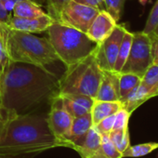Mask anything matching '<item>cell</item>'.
<instances>
[{"mask_svg": "<svg viewBox=\"0 0 158 158\" xmlns=\"http://www.w3.org/2000/svg\"><path fill=\"white\" fill-rule=\"evenodd\" d=\"M102 3H103V0H102ZM103 5H104V4H103Z\"/></svg>", "mask_w": 158, "mask_h": 158, "instance_id": "39", "label": "cell"}, {"mask_svg": "<svg viewBox=\"0 0 158 158\" xmlns=\"http://www.w3.org/2000/svg\"><path fill=\"white\" fill-rule=\"evenodd\" d=\"M6 47L10 62L46 67L60 60L49 40L34 34L8 29Z\"/></svg>", "mask_w": 158, "mask_h": 158, "instance_id": "3", "label": "cell"}, {"mask_svg": "<svg viewBox=\"0 0 158 158\" xmlns=\"http://www.w3.org/2000/svg\"><path fill=\"white\" fill-rule=\"evenodd\" d=\"M50 102L51 106L47 116L48 128L62 147H68L67 137L71 129L73 117L64 108L60 95L53 97Z\"/></svg>", "mask_w": 158, "mask_h": 158, "instance_id": "8", "label": "cell"}, {"mask_svg": "<svg viewBox=\"0 0 158 158\" xmlns=\"http://www.w3.org/2000/svg\"><path fill=\"white\" fill-rule=\"evenodd\" d=\"M150 35H151V36H158V26H157V27H156V29L153 31V33H152V34H151Z\"/></svg>", "mask_w": 158, "mask_h": 158, "instance_id": "37", "label": "cell"}, {"mask_svg": "<svg viewBox=\"0 0 158 158\" xmlns=\"http://www.w3.org/2000/svg\"><path fill=\"white\" fill-rule=\"evenodd\" d=\"M157 148H158V142H147V143H141L134 146L129 145L122 152V158L144 156L151 153Z\"/></svg>", "mask_w": 158, "mask_h": 158, "instance_id": "21", "label": "cell"}, {"mask_svg": "<svg viewBox=\"0 0 158 158\" xmlns=\"http://www.w3.org/2000/svg\"><path fill=\"white\" fill-rule=\"evenodd\" d=\"M71 1L73 0H47L48 14L56 21L63 7Z\"/></svg>", "mask_w": 158, "mask_h": 158, "instance_id": "29", "label": "cell"}, {"mask_svg": "<svg viewBox=\"0 0 158 158\" xmlns=\"http://www.w3.org/2000/svg\"><path fill=\"white\" fill-rule=\"evenodd\" d=\"M117 23L104 10H100L91 23L87 35L97 45L102 43L114 31Z\"/></svg>", "mask_w": 158, "mask_h": 158, "instance_id": "11", "label": "cell"}, {"mask_svg": "<svg viewBox=\"0 0 158 158\" xmlns=\"http://www.w3.org/2000/svg\"><path fill=\"white\" fill-rule=\"evenodd\" d=\"M57 147L62 145L51 134L47 117L8 113L0 129V158H31Z\"/></svg>", "mask_w": 158, "mask_h": 158, "instance_id": "2", "label": "cell"}, {"mask_svg": "<svg viewBox=\"0 0 158 158\" xmlns=\"http://www.w3.org/2000/svg\"><path fill=\"white\" fill-rule=\"evenodd\" d=\"M131 114L124 108H121L114 114V122L113 130H123L128 127V121Z\"/></svg>", "mask_w": 158, "mask_h": 158, "instance_id": "28", "label": "cell"}, {"mask_svg": "<svg viewBox=\"0 0 158 158\" xmlns=\"http://www.w3.org/2000/svg\"><path fill=\"white\" fill-rule=\"evenodd\" d=\"M7 116H8V113L6 111H4L2 108H0V129L3 127L6 119H7Z\"/></svg>", "mask_w": 158, "mask_h": 158, "instance_id": "35", "label": "cell"}, {"mask_svg": "<svg viewBox=\"0 0 158 158\" xmlns=\"http://www.w3.org/2000/svg\"><path fill=\"white\" fill-rule=\"evenodd\" d=\"M152 39V62L158 64V36H151Z\"/></svg>", "mask_w": 158, "mask_h": 158, "instance_id": "33", "label": "cell"}, {"mask_svg": "<svg viewBox=\"0 0 158 158\" xmlns=\"http://www.w3.org/2000/svg\"><path fill=\"white\" fill-rule=\"evenodd\" d=\"M102 143V135L92 126L88 131L83 142L74 149L81 158H91L100 149Z\"/></svg>", "mask_w": 158, "mask_h": 158, "instance_id": "16", "label": "cell"}, {"mask_svg": "<svg viewBox=\"0 0 158 158\" xmlns=\"http://www.w3.org/2000/svg\"><path fill=\"white\" fill-rule=\"evenodd\" d=\"M102 73L93 51L85 59L66 66L64 73L60 78L59 94H80L95 99Z\"/></svg>", "mask_w": 158, "mask_h": 158, "instance_id": "5", "label": "cell"}, {"mask_svg": "<svg viewBox=\"0 0 158 158\" xmlns=\"http://www.w3.org/2000/svg\"><path fill=\"white\" fill-rule=\"evenodd\" d=\"M152 63V39L144 32L133 33V40L127 60L120 73H132L142 78Z\"/></svg>", "mask_w": 158, "mask_h": 158, "instance_id": "6", "label": "cell"}, {"mask_svg": "<svg viewBox=\"0 0 158 158\" xmlns=\"http://www.w3.org/2000/svg\"><path fill=\"white\" fill-rule=\"evenodd\" d=\"M10 17H11V13L6 10L2 1L0 0V29L7 28L6 24L10 21Z\"/></svg>", "mask_w": 158, "mask_h": 158, "instance_id": "31", "label": "cell"}, {"mask_svg": "<svg viewBox=\"0 0 158 158\" xmlns=\"http://www.w3.org/2000/svg\"><path fill=\"white\" fill-rule=\"evenodd\" d=\"M109 138L121 153L130 145L128 127L123 130H112Z\"/></svg>", "mask_w": 158, "mask_h": 158, "instance_id": "22", "label": "cell"}, {"mask_svg": "<svg viewBox=\"0 0 158 158\" xmlns=\"http://www.w3.org/2000/svg\"><path fill=\"white\" fill-rule=\"evenodd\" d=\"M99 12L100 10L96 8L71 1L60 10L56 22L87 34Z\"/></svg>", "mask_w": 158, "mask_h": 158, "instance_id": "7", "label": "cell"}, {"mask_svg": "<svg viewBox=\"0 0 158 158\" xmlns=\"http://www.w3.org/2000/svg\"><path fill=\"white\" fill-rule=\"evenodd\" d=\"M73 1L83 4V5H87V6L96 8L100 10H104V5H103L102 0H73Z\"/></svg>", "mask_w": 158, "mask_h": 158, "instance_id": "32", "label": "cell"}, {"mask_svg": "<svg viewBox=\"0 0 158 158\" xmlns=\"http://www.w3.org/2000/svg\"><path fill=\"white\" fill-rule=\"evenodd\" d=\"M101 149L107 158H122V153L112 142L109 135H102Z\"/></svg>", "mask_w": 158, "mask_h": 158, "instance_id": "26", "label": "cell"}, {"mask_svg": "<svg viewBox=\"0 0 158 158\" xmlns=\"http://www.w3.org/2000/svg\"><path fill=\"white\" fill-rule=\"evenodd\" d=\"M142 78L132 73H120L119 75V101L123 100L134 88L140 84Z\"/></svg>", "mask_w": 158, "mask_h": 158, "instance_id": "19", "label": "cell"}, {"mask_svg": "<svg viewBox=\"0 0 158 158\" xmlns=\"http://www.w3.org/2000/svg\"><path fill=\"white\" fill-rule=\"evenodd\" d=\"M8 28L0 29V74H1L6 68L10 64V61L7 53L6 47V35Z\"/></svg>", "mask_w": 158, "mask_h": 158, "instance_id": "25", "label": "cell"}, {"mask_svg": "<svg viewBox=\"0 0 158 158\" xmlns=\"http://www.w3.org/2000/svg\"><path fill=\"white\" fill-rule=\"evenodd\" d=\"M158 26V0H156L155 4L153 5L148 19L145 23V27L142 32H144L147 35H151L153 33V31Z\"/></svg>", "mask_w": 158, "mask_h": 158, "instance_id": "27", "label": "cell"}, {"mask_svg": "<svg viewBox=\"0 0 158 158\" xmlns=\"http://www.w3.org/2000/svg\"><path fill=\"white\" fill-rule=\"evenodd\" d=\"M60 78L46 67L10 62L0 74V108L24 114L59 95Z\"/></svg>", "mask_w": 158, "mask_h": 158, "instance_id": "1", "label": "cell"}, {"mask_svg": "<svg viewBox=\"0 0 158 158\" xmlns=\"http://www.w3.org/2000/svg\"><path fill=\"white\" fill-rule=\"evenodd\" d=\"M156 96L157 95L155 91L141 81L139 85L134 88L120 102L122 103V108L127 110L128 113L132 114L136 109H138L145 102Z\"/></svg>", "mask_w": 158, "mask_h": 158, "instance_id": "14", "label": "cell"}, {"mask_svg": "<svg viewBox=\"0 0 158 158\" xmlns=\"http://www.w3.org/2000/svg\"><path fill=\"white\" fill-rule=\"evenodd\" d=\"M132 40H133V33L129 32V31H126L119 48V51H118V55L116 58V61L114 67V71L120 73L123 66L125 65L127 57L129 55L130 52V48H131V44H132Z\"/></svg>", "mask_w": 158, "mask_h": 158, "instance_id": "20", "label": "cell"}, {"mask_svg": "<svg viewBox=\"0 0 158 158\" xmlns=\"http://www.w3.org/2000/svg\"><path fill=\"white\" fill-rule=\"evenodd\" d=\"M141 81L150 88H152L158 96V64L152 62L149 66L144 75L142 76Z\"/></svg>", "mask_w": 158, "mask_h": 158, "instance_id": "23", "label": "cell"}, {"mask_svg": "<svg viewBox=\"0 0 158 158\" xmlns=\"http://www.w3.org/2000/svg\"><path fill=\"white\" fill-rule=\"evenodd\" d=\"M55 20L48 13L37 18H19L11 16L6 27L19 32L38 34L47 31Z\"/></svg>", "mask_w": 158, "mask_h": 158, "instance_id": "10", "label": "cell"}, {"mask_svg": "<svg viewBox=\"0 0 158 158\" xmlns=\"http://www.w3.org/2000/svg\"><path fill=\"white\" fill-rule=\"evenodd\" d=\"M48 40L59 60L65 66L90 55L97 47L86 33L54 22L47 30Z\"/></svg>", "mask_w": 158, "mask_h": 158, "instance_id": "4", "label": "cell"}, {"mask_svg": "<svg viewBox=\"0 0 158 158\" xmlns=\"http://www.w3.org/2000/svg\"><path fill=\"white\" fill-rule=\"evenodd\" d=\"M122 108L120 101L116 102H104V101H94L92 109L90 111L93 126L97 125L100 121L107 116L116 114Z\"/></svg>", "mask_w": 158, "mask_h": 158, "instance_id": "17", "label": "cell"}, {"mask_svg": "<svg viewBox=\"0 0 158 158\" xmlns=\"http://www.w3.org/2000/svg\"><path fill=\"white\" fill-rule=\"evenodd\" d=\"M12 16L19 18H37L47 14L42 6L33 2L31 0H20L12 9Z\"/></svg>", "mask_w": 158, "mask_h": 158, "instance_id": "18", "label": "cell"}, {"mask_svg": "<svg viewBox=\"0 0 158 158\" xmlns=\"http://www.w3.org/2000/svg\"><path fill=\"white\" fill-rule=\"evenodd\" d=\"M31 1L35 2L40 6H47V0H31Z\"/></svg>", "mask_w": 158, "mask_h": 158, "instance_id": "36", "label": "cell"}, {"mask_svg": "<svg viewBox=\"0 0 158 158\" xmlns=\"http://www.w3.org/2000/svg\"><path fill=\"white\" fill-rule=\"evenodd\" d=\"M126 0H103L104 10H106L116 23L121 18Z\"/></svg>", "mask_w": 158, "mask_h": 158, "instance_id": "24", "label": "cell"}, {"mask_svg": "<svg viewBox=\"0 0 158 158\" xmlns=\"http://www.w3.org/2000/svg\"><path fill=\"white\" fill-rule=\"evenodd\" d=\"M92 126L93 123L90 113L73 118L71 129L67 137L68 148H72L74 150L80 145L83 142L88 131Z\"/></svg>", "mask_w": 158, "mask_h": 158, "instance_id": "15", "label": "cell"}, {"mask_svg": "<svg viewBox=\"0 0 158 158\" xmlns=\"http://www.w3.org/2000/svg\"><path fill=\"white\" fill-rule=\"evenodd\" d=\"M60 96L64 108L73 118L90 113L95 101L92 97L80 94H65Z\"/></svg>", "mask_w": 158, "mask_h": 158, "instance_id": "13", "label": "cell"}, {"mask_svg": "<svg viewBox=\"0 0 158 158\" xmlns=\"http://www.w3.org/2000/svg\"><path fill=\"white\" fill-rule=\"evenodd\" d=\"M119 75L115 71H103L102 78L95 97L97 101H119Z\"/></svg>", "mask_w": 158, "mask_h": 158, "instance_id": "12", "label": "cell"}, {"mask_svg": "<svg viewBox=\"0 0 158 158\" xmlns=\"http://www.w3.org/2000/svg\"><path fill=\"white\" fill-rule=\"evenodd\" d=\"M1 1H2L3 5L5 6L6 10L11 13L14 5H15L18 1H20V0H1Z\"/></svg>", "mask_w": 158, "mask_h": 158, "instance_id": "34", "label": "cell"}, {"mask_svg": "<svg viewBox=\"0 0 158 158\" xmlns=\"http://www.w3.org/2000/svg\"><path fill=\"white\" fill-rule=\"evenodd\" d=\"M139 3L142 5V6H145L147 3H148V1H149V0H139Z\"/></svg>", "mask_w": 158, "mask_h": 158, "instance_id": "38", "label": "cell"}, {"mask_svg": "<svg viewBox=\"0 0 158 158\" xmlns=\"http://www.w3.org/2000/svg\"><path fill=\"white\" fill-rule=\"evenodd\" d=\"M114 114L107 116L102 121H100L97 125H94L95 128L99 131L101 135H109L110 132L113 130L114 122Z\"/></svg>", "mask_w": 158, "mask_h": 158, "instance_id": "30", "label": "cell"}, {"mask_svg": "<svg viewBox=\"0 0 158 158\" xmlns=\"http://www.w3.org/2000/svg\"><path fill=\"white\" fill-rule=\"evenodd\" d=\"M126 31L127 29L124 25L117 23L112 34L102 43L97 45L94 55L98 65L102 71H114L119 48Z\"/></svg>", "mask_w": 158, "mask_h": 158, "instance_id": "9", "label": "cell"}]
</instances>
